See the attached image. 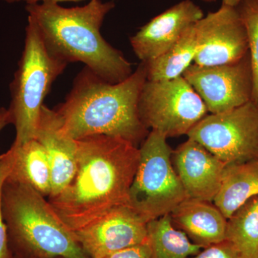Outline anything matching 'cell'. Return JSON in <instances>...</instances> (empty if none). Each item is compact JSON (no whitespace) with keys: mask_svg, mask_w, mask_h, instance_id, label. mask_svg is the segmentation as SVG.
Instances as JSON below:
<instances>
[{"mask_svg":"<svg viewBox=\"0 0 258 258\" xmlns=\"http://www.w3.org/2000/svg\"><path fill=\"white\" fill-rule=\"evenodd\" d=\"M78 162L70 184L49 203L72 232L94 223L111 210L129 205V191L140 152L133 144L111 136L77 140Z\"/></svg>","mask_w":258,"mask_h":258,"instance_id":"1","label":"cell"},{"mask_svg":"<svg viewBox=\"0 0 258 258\" xmlns=\"http://www.w3.org/2000/svg\"><path fill=\"white\" fill-rule=\"evenodd\" d=\"M147 80L144 62L124 81L111 83L88 68L79 73L63 103L55 111L61 130L75 140L91 136L119 137L137 146L149 134L139 113V100Z\"/></svg>","mask_w":258,"mask_h":258,"instance_id":"2","label":"cell"},{"mask_svg":"<svg viewBox=\"0 0 258 258\" xmlns=\"http://www.w3.org/2000/svg\"><path fill=\"white\" fill-rule=\"evenodd\" d=\"M114 7L112 2L101 0L71 8L45 1L27 3L26 10L52 55L68 64L82 62L101 79L118 83L133 73L132 64L100 31L105 17Z\"/></svg>","mask_w":258,"mask_h":258,"instance_id":"3","label":"cell"},{"mask_svg":"<svg viewBox=\"0 0 258 258\" xmlns=\"http://www.w3.org/2000/svg\"><path fill=\"white\" fill-rule=\"evenodd\" d=\"M3 210L14 257L89 258L48 200L31 186L6 179Z\"/></svg>","mask_w":258,"mask_h":258,"instance_id":"4","label":"cell"},{"mask_svg":"<svg viewBox=\"0 0 258 258\" xmlns=\"http://www.w3.org/2000/svg\"><path fill=\"white\" fill-rule=\"evenodd\" d=\"M68 64L50 53L36 24L28 16L25 47L10 84L11 103L8 110L16 131L13 147L35 139L44 100Z\"/></svg>","mask_w":258,"mask_h":258,"instance_id":"5","label":"cell"},{"mask_svg":"<svg viewBox=\"0 0 258 258\" xmlns=\"http://www.w3.org/2000/svg\"><path fill=\"white\" fill-rule=\"evenodd\" d=\"M166 139L151 131L139 148L129 205L147 222L169 215L188 198L173 166L172 150Z\"/></svg>","mask_w":258,"mask_h":258,"instance_id":"6","label":"cell"},{"mask_svg":"<svg viewBox=\"0 0 258 258\" xmlns=\"http://www.w3.org/2000/svg\"><path fill=\"white\" fill-rule=\"evenodd\" d=\"M138 107L146 128L167 139L187 135L209 113L202 98L183 76L167 81L147 80Z\"/></svg>","mask_w":258,"mask_h":258,"instance_id":"7","label":"cell"},{"mask_svg":"<svg viewBox=\"0 0 258 258\" xmlns=\"http://www.w3.org/2000/svg\"><path fill=\"white\" fill-rule=\"evenodd\" d=\"M225 165L258 159V106L252 101L210 113L187 134Z\"/></svg>","mask_w":258,"mask_h":258,"instance_id":"8","label":"cell"},{"mask_svg":"<svg viewBox=\"0 0 258 258\" xmlns=\"http://www.w3.org/2000/svg\"><path fill=\"white\" fill-rule=\"evenodd\" d=\"M182 76L202 98L209 113H222L252 101L253 73L249 52L234 63L191 64Z\"/></svg>","mask_w":258,"mask_h":258,"instance_id":"9","label":"cell"},{"mask_svg":"<svg viewBox=\"0 0 258 258\" xmlns=\"http://www.w3.org/2000/svg\"><path fill=\"white\" fill-rule=\"evenodd\" d=\"M198 50L194 63L215 66L234 63L249 52L244 24L235 8L222 5L195 25Z\"/></svg>","mask_w":258,"mask_h":258,"instance_id":"10","label":"cell"},{"mask_svg":"<svg viewBox=\"0 0 258 258\" xmlns=\"http://www.w3.org/2000/svg\"><path fill=\"white\" fill-rule=\"evenodd\" d=\"M147 223L130 205H123L74 235L88 257L103 258L147 242Z\"/></svg>","mask_w":258,"mask_h":258,"instance_id":"11","label":"cell"},{"mask_svg":"<svg viewBox=\"0 0 258 258\" xmlns=\"http://www.w3.org/2000/svg\"><path fill=\"white\" fill-rule=\"evenodd\" d=\"M204 16L203 10L192 0H182L154 17L131 37L134 53L142 62L157 58Z\"/></svg>","mask_w":258,"mask_h":258,"instance_id":"12","label":"cell"},{"mask_svg":"<svg viewBox=\"0 0 258 258\" xmlns=\"http://www.w3.org/2000/svg\"><path fill=\"white\" fill-rule=\"evenodd\" d=\"M171 161L188 198L213 203L221 186L225 164L189 138L172 151Z\"/></svg>","mask_w":258,"mask_h":258,"instance_id":"13","label":"cell"},{"mask_svg":"<svg viewBox=\"0 0 258 258\" xmlns=\"http://www.w3.org/2000/svg\"><path fill=\"white\" fill-rule=\"evenodd\" d=\"M60 126V120L55 110L44 105L35 139L45 149L50 162L52 192L49 198L58 195L70 184L77 169V140L64 134Z\"/></svg>","mask_w":258,"mask_h":258,"instance_id":"14","label":"cell"},{"mask_svg":"<svg viewBox=\"0 0 258 258\" xmlns=\"http://www.w3.org/2000/svg\"><path fill=\"white\" fill-rule=\"evenodd\" d=\"M169 215L174 227L203 248L225 240L227 220L212 202L187 198Z\"/></svg>","mask_w":258,"mask_h":258,"instance_id":"15","label":"cell"},{"mask_svg":"<svg viewBox=\"0 0 258 258\" xmlns=\"http://www.w3.org/2000/svg\"><path fill=\"white\" fill-rule=\"evenodd\" d=\"M13 164L7 180L28 185L44 197L52 192V174L45 149L37 139L10 147Z\"/></svg>","mask_w":258,"mask_h":258,"instance_id":"16","label":"cell"},{"mask_svg":"<svg viewBox=\"0 0 258 258\" xmlns=\"http://www.w3.org/2000/svg\"><path fill=\"white\" fill-rule=\"evenodd\" d=\"M258 196V159L226 165L213 203L227 220L250 199Z\"/></svg>","mask_w":258,"mask_h":258,"instance_id":"17","label":"cell"},{"mask_svg":"<svg viewBox=\"0 0 258 258\" xmlns=\"http://www.w3.org/2000/svg\"><path fill=\"white\" fill-rule=\"evenodd\" d=\"M147 235L151 258H188L203 249L174 227L169 215L148 222Z\"/></svg>","mask_w":258,"mask_h":258,"instance_id":"18","label":"cell"},{"mask_svg":"<svg viewBox=\"0 0 258 258\" xmlns=\"http://www.w3.org/2000/svg\"><path fill=\"white\" fill-rule=\"evenodd\" d=\"M195 25L165 53L149 62H144L147 67V81L176 79L182 76L186 70L193 64L198 50Z\"/></svg>","mask_w":258,"mask_h":258,"instance_id":"19","label":"cell"},{"mask_svg":"<svg viewBox=\"0 0 258 258\" xmlns=\"http://www.w3.org/2000/svg\"><path fill=\"white\" fill-rule=\"evenodd\" d=\"M225 239L242 258H258V196L250 199L227 220Z\"/></svg>","mask_w":258,"mask_h":258,"instance_id":"20","label":"cell"},{"mask_svg":"<svg viewBox=\"0 0 258 258\" xmlns=\"http://www.w3.org/2000/svg\"><path fill=\"white\" fill-rule=\"evenodd\" d=\"M235 9L247 32L253 73L252 101L258 106V0H242Z\"/></svg>","mask_w":258,"mask_h":258,"instance_id":"21","label":"cell"},{"mask_svg":"<svg viewBox=\"0 0 258 258\" xmlns=\"http://www.w3.org/2000/svg\"><path fill=\"white\" fill-rule=\"evenodd\" d=\"M13 164V154L8 150L0 155V258H14L8 241L3 210V190Z\"/></svg>","mask_w":258,"mask_h":258,"instance_id":"22","label":"cell"},{"mask_svg":"<svg viewBox=\"0 0 258 258\" xmlns=\"http://www.w3.org/2000/svg\"><path fill=\"white\" fill-rule=\"evenodd\" d=\"M188 258H242L230 241L224 240L203 248L198 254Z\"/></svg>","mask_w":258,"mask_h":258,"instance_id":"23","label":"cell"},{"mask_svg":"<svg viewBox=\"0 0 258 258\" xmlns=\"http://www.w3.org/2000/svg\"><path fill=\"white\" fill-rule=\"evenodd\" d=\"M103 258H151V250L147 242L120 249Z\"/></svg>","mask_w":258,"mask_h":258,"instance_id":"24","label":"cell"},{"mask_svg":"<svg viewBox=\"0 0 258 258\" xmlns=\"http://www.w3.org/2000/svg\"><path fill=\"white\" fill-rule=\"evenodd\" d=\"M10 123H13V120L9 110L5 108H0V132Z\"/></svg>","mask_w":258,"mask_h":258,"instance_id":"25","label":"cell"},{"mask_svg":"<svg viewBox=\"0 0 258 258\" xmlns=\"http://www.w3.org/2000/svg\"><path fill=\"white\" fill-rule=\"evenodd\" d=\"M205 3H214L216 0H202ZM242 0H222V5H227V6L232 7V8H236Z\"/></svg>","mask_w":258,"mask_h":258,"instance_id":"26","label":"cell"},{"mask_svg":"<svg viewBox=\"0 0 258 258\" xmlns=\"http://www.w3.org/2000/svg\"><path fill=\"white\" fill-rule=\"evenodd\" d=\"M51 1L54 3H66V2H72V3H79V2L84 1V0H25L26 3H40V2Z\"/></svg>","mask_w":258,"mask_h":258,"instance_id":"27","label":"cell"},{"mask_svg":"<svg viewBox=\"0 0 258 258\" xmlns=\"http://www.w3.org/2000/svg\"><path fill=\"white\" fill-rule=\"evenodd\" d=\"M3 1L6 2V3H10V4H12V3H18V2L25 1V0H3Z\"/></svg>","mask_w":258,"mask_h":258,"instance_id":"28","label":"cell"},{"mask_svg":"<svg viewBox=\"0 0 258 258\" xmlns=\"http://www.w3.org/2000/svg\"><path fill=\"white\" fill-rule=\"evenodd\" d=\"M14 258H35V257H14ZM55 258H64V257H55Z\"/></svg>","mask_w":258,"mask_h":258,"instance_id":"29","label":"cell"}]
</instances>
